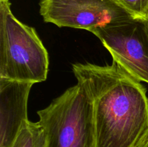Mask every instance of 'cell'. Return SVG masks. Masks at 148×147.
Instances as JSON below:
<instances>
[{
  "mask_svg": "<svg viewBox=\"0 0 148 147\" xmlns=\"http://www.w3.org/2000/svg\"><path fill=\"white\" fill-rule=\"evenodd\" d=\"M44 22L90 31L115 20L133 17L114 0H40Z\"/></svg>",
  "mask_w": 148,
  "mask_h": 147,
  "instance_id": "obj_5",
  "label": "cell"
},
{
  "mask_svg": "<svg viewBox=\"0 0 148 147\" xmlns=\"http://www.w3.org/2000/svg\"><path fill=\"white\" fill-rule=\"evenodd\" d=\"M11 147H47L46 133L40 122H25Z\"/></svg>",
  "mask_w": 148,
  "mask_h": 147,
  "instance_id": "obj_7",
  "label": "cell"
},
{
  "mask_svg": "<svg viewBox=\"0 0 148 147\" xmlns=\"http://www.w3.org/2000/svg\"><path fill=\"white\" fill-rule=\"evenodd\" d=\"M72 71L92 102L95 147H137L148 129L141 82L114 61L106 66L74 63Z\"/></svg>",
  "mask_w": 148,
  "mask_h": 147,
  "instance_id": "obj_1",
  "label": "cell"
},
{
  "mask_svg": "<svg viewBox=\"0 0 148 147\" xmlns=\"http://www.w3.org/2000/svg\"><path fill=\"white\" fill-rule=\"evenodd\" d=\"M137 147H148V129L142 137Z\"/></svg>",
  "mask_w": 148,
  "mask_h": 147,
  "instance_id": "obj_9",
  "label": "cell"
},
{
  "mask_svg": "<svg viewBox=\"0 0 148 147\" xmlns=\"http://www.w3.org/2000/svg\"><path fill=\"white\" fill-rule=\"evenodd\" d=\"M32 82L0 78V147H11L27 120Z\"/></svg>",
  "mask_w": 148,
  "mask_h": 147,
  "instance_id": "obj_6",
  "label": "cell"
},
{
  "mask_svg": "<svg viewBox=\"0 0 148 147\" xmlns=\"http://www.w3.org/2000/svg\"><path fill=\"white\" fill-rule=\"evenodd\" d=\"M90 32L100 39L113 61L140 82L148 84V28L145 20L130 17Z\"/></svg>",
  "mask_w": 148,
  "mask_h": 147,
  "instance_id": "obj_4",
  "label": "cell"
},
{
  "mask_svg": "<svg viewBox=\"0 0 148 147\" xmlns=\"http://www.w3.org/2000/svg\"><path fill=\"white\" fill-rule=\"evenodd\" d=\"M49 66L36 30L16 18L10 0H0V78L39 83L47 79Z\"/></svg>",
  "mask_w": 148,
  "mask_h": 147,
  "instance_id": "obj_2",
  "label": "cell"
},
{
  "mask_svg": "<svg viewBox=\"0 0 148 147\" xmlns=\"http://www.w3.org/2000/svg\"><path fill=\"white\" fill-rule=\"evenodd\" d=\"M47 147H95L90 99L77 84L38 111Z\"/></svg>",
  "mask_w": 148,
  "mask_h": 147,
  "instance_id": "obj_3",
  "label": "cell"
},
{
  "mask_svg": "<svg viewBox=\"0 0 148 147\" xmlns=\"http://www.w3.org/2000/svg\"><path fill=\"white\" fill-rule=\"evenodd\" d=\"M145 22H146V24H147V28H148V16L147 18L145 19Z\"/></svg>",
  "mask_w": 148,
  "mask_h": 147,
  "instance_id": "obj_10",
  "label": "cell"
},
{
  "mask_svg": "<svg viewBox=\"0 0 148 147\" xmlns=\"http://www.w3.org/2000/svg\"><path fill=\"white\" fill-rule=\"evenodd\" d=\"M134 18L145 20L148 16V0H114Z\"/></svg>",
  "mask_w": 148,
  "mask_h": 147,
  "instance_id": "obj_8",
  "label": "cell"
}]
</instances>
